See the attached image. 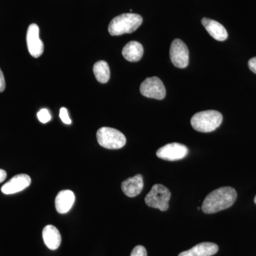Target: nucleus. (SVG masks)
<instances>
[{
	"label": "nucleus",
	"instance_id": "1",
	"mask_svg": "<svg viewBox=\"0 0 256 256\" xmlns=\"http://www.w3.org/2000/svg\"><path fill=\"white\" fill-rule=\"evenodd\" d=\"M236 198L237 192L235 188L230 186L220 188L207 195L202 204V210L207 214L217 213L232 206Z\"/></svg>",
	"mask_w": 256,
	"mask_h": 256
},
{
	"label": "nucleus",
	"instance_id": "15",
	"mask_svg": "<svg viewBox=\"0 0 256 256\" xmlns=\"http://www.w3.org/2000/svg\"><path fill=\"white\" fill-rule=\"evenodd\" d=\"M218 246L213 242H204L197 244L194 247L182 252L178 256H212L216 254Z\"/></svg>",
	"mask_w": 256,
	"mask_h": 256
},
{
	"label": "nucleus",
	"instance_id": "5",
	"mask_svg": "<svg viewBox=\"0 0 256 256\" xmlns=\"http://www.w3.org/2000/svg\"><path fill=\"white\" fill-rule=\"evenodd\" d=\"M171 192L163 185L154 184L146 194L144 201L148 206L165 212L169 208Z\"/></svg>",
	"mask_w": 256,
	"mask_h": 256
},
{
	"label": "nucleus",
	"instance_id": "8",
	"mask_svg": "<svg viewBox=\"0 0 256 256\" xmlns=\"http://www.w3.org/2000/svg\"><path fill=\"white\" fill-rule=\"evenodd\" d=\"M188 146L180 143L173 142L162 146L156 151V156L160 159L168 161H176L182 160L188 156Z\"/></svg>",
	"mask_w": 256,
	"mask_h": 256
},
{
	"label": "nucleus",
	"instance_id": "6",
	"mask_svg": "<svg viewBox=\"0 0 256 256\" xmlns=\"http://www.w3.org/2000/svg\"><path fill=\"white\" fill-rule=\"evenodd\" d=\"M170 60L174 66L185 68L190 62V52L184 42L176 38L172 43L170 50Z\"/></svg>",
	"mask_w": 256,
	"mask_h": 256
},
{
	"label": "nucleus",
	"instance_id": "22",
	"mask_svg": "<svg viewBox=\"0 0 256 256\" xmlns=\"http://www.w3.org/2000/svg\"><path fill=\"white\" fill-rule=\"evenodd\" d=\"M248 67L254 74H256V56L249 60Z\"/></svg>",
	"mask_w": 256,
	"mask_h": 256
},
{
	"label": "nucleus",
	"instance_id": "20",
	"mask_svg": "<svg viewBox=\"0 0 256 256\" xmlns=\"http://www.w3.org/2000/svg\"><path fill=\"white\" fill-rule=\"evenodd\" d=\"M130 256H148L146 248L142 246H137L133 249Z\"/></svg>",
	"mask_w": 256,
	"mask_h": 256
},
{
	"label": "nucleus",
	"instance_id": "21",
	"mask_svg": "<svg viewBox=\"0 0 256 256\" xmlns=\"http://www.w3.org/2000/svg\"><path fill=\"white\" fill-rule=\"evenodd\" d=\"M5 87H6V84H5L4 74L0 68V92H4Z\"/></svg>",
	"mask_w": 256,
	"mask_h": 256
},
{
	"label": "nucleus",
	"instance_id": "19",
	"mask_svg": "<svg viewBox=\"0 0 256 256\" xmlns=\"http://www.w3.org/2000/svg\"><path fill=\"white\" fill-rule=\"evenodd\" d=\"M60 117L64 124H72V120L69 118L68 110L66 108H62L60 109Z\"/></svg>",
	"mask_w": 256,
	"mask_h": 256
},
{
	"label": "nucleus",
	"instance_id": "17",
	"mask_svg": "<svg viewBox=\"0 0 256 256\" xmlns=\"http://www.w3.org/2000/svg\"><path fill=\"white\" fill-rule=\"evenodd\" d=\"M94 74L98 82L101 84L108 82L110 77V68L105 60H99L94 66Z\"/></svg>",
	"mask_w": 256,
	"mask_h": 256
},
{
	"label": "nucleus",
	"instance_id": "13",
	"mask_svg": "<svg viewBox=\"0 0 256 256\" xmlns=\"http://www.w3.org/2000/svg\"><path fill=\"white\" fill-rule=\"evenodd\" d=\"M144 182L141 174H137L132 178L124 180L121 184L122 192L126 196L134 197L139 195L142 191Z\"/></svg>",
	"mask_w": 256,
	"mask_h": 256
},
{
	"label": "nucleus",
	"instance_id": "23",
	"mask_svg": "<svg viewBox=\"0 0 256 256\" xmlns=\"http://www.w3.org/2000/svg\"><path fill=\"white\" fill-rule=\"evenodd\" d=\"M6 178V172L4 170L0 169V183L2 182Z\"/></svg>",
	"mask_w": 256,
	"mask_h": 256
},
{
	"label": "nucleus",
	"instance_id": "12",
	"mask_svg": "<svg viewBox=\"0 0 256 256\" xmlns=\"http://www.w3.org/2000/svg\"><path fill=\"white\" fill-rule=\"evenodd\" d=\"M75 194L70 190H62L55 200L56 210L60 214L68 213L75 202Z\"/></svg>",
	"mask_w": 256,
	"mask_h": 256
},
{
	"label": "nucleus",
	"instance_id": "18",
	"mask_svg": "<svg viewBox=\"0 0 256 256\" xmlns=\"http://www.w3.org/2000/svg\"><path fill=\"white\" fill-rule=\"evenodd\" d=\"M37 117H38V119L40 120L42 124H47L52 119L50 111L46 108H43L38 111V114H37Z\"/></svg>",
	"mask_w": 256,
	"mask_h": 256
},
{
	"label": "nucleus",
	"instance_id": "2",
	"mask_svg": "<svg viewBox=\"0 0 256 256\" xmlns=\"http://www.w3.org/2000/svg\"><path fill=\"white\" fill-rule=\"evenodd\" d=\"M143 22L140 14L126 13L112 18L108 26V32L112 36H120L124 34H131L140 26Z\"/></svg>",
	"mask_w": 256,
	"mask_h": 256
},
{
	"label": "nucleus",
	"instance_id": "24",
	"mask_svg": "<svg viewBox=\"0 0 256 256\" xmlns=\"http://www.w3.org/2000/svg\"><path fill=\"white\" fill-rule=\"evenodd\" d=\"M254 202L256 204V196H255V198H254Z\"/></svg>",
	"mask_w": 256,
	"mask_h": 256
},
{
	"label": "nucleus",
	"instance_id": "9",
	"mask_svg": "<svg viewBox=\"0 0 256 256\" xmlns=\"http://www.w3.org/2000/svg\"><path fill=\"white\" fill-rule=\"evenodd\" d=\"M26 43L28 52L32 56L38 58L43 54L44 46L40 37V28L36 24H32L28 26L26 34Z\"/></svg>",
	"mask_w": 256,
	"mask_h": 256
},
{
	"label": "nucleus",
	"instance_id": "10",
	"mask_svg": "<svg viewBox=\"0 0 256 256\" xmlns=\"http://www.w3.org/2000/svg\"><path fill=\"white\" fill-rule=\"evenodd\" d=\"M31 178L28 175L25 174L16 175L3 185L1 191L4 194H14L28 188L31 184Z\"/></svg>",
	"mask_w": 256,
	"mask_h": 256
},
{
	"label": "nucleus",
	"instance_id": "16",
	"mask_svg": "<svg viewBox=\"0 0 256 256\" xmlns=\"http://www.w3.org/2000/svg\"><path fill=\"white\" fill-rule=\"evenodd\" d=\"M144 54L142 45L138 42L132 41L128 43L122 48V54L128 62H137L142 58Z\"/></svg>",
	"mask_w": 256,
	"mask_h": 256
},
{
	"label": "nucleus",
	"instance_id": "14",
	"mask_svg": "<svg viewBox=\"0 0 256 256\" xmlns=\"http://www.w3.org/2000/svg\"><path fill=\"white\" fill-rule=\"evenodd\" d=\"M42 237L45 245L50 250H56L60 246L62 242V236L60 230L54 226H46L42 232Z\"/></svg>",
	"mask_w": 256,
	"mask_h": 256
},
{
	"label": "nucleus",
	"instance_id": "3",
	"mask_svg": "<svg viewBox=\"0 0 256 256\" xmlns=\"http://www.w3.org/2000/svg\"><path fill=\"white\" fill-rule=\"evenodd\" d=\"M223 116L216 110H205L197 112L191 119L192 128L201 132H210L220 127Z\"/></svg>",
	"mask_w": 256,
	"mask_h": 256
},
{
	"label": "nucleus",
	"instance_id": "11",
	"mask_svg": "<svg viewBox=\"0 0 256 256\" xmlns=\"http://www.w3.org/2000/svg\"><path fill=\"white\" fill-rule=\"evenodd\" d=\"M202 24L210 36L217 41L224 42L228 38V32L218 22L208 18H203L202 20Z\"/></svg>",
	"mask_w": 256,
	"mask_h": 256
},
{
	"label": "nucleus",
	"instance_id": "7",
	"mask_svg": "<svg viewBox=\"0 0 256 256\" xmlns=\"http://www.w3.org/2000/svg\"><path fill=\"white\" fill-rule=\"evenodd\" d=\"M141 94L146 98L162 100L166 96V89L162 82L158 77L146 78L141 84Z\"/></svg>",
	"mask_w": 256,
	"mask_h": 256
},
{
	"label": "nucleus",
	"instance_id": "4",
	"mask_svg": "<svg viewBox=\"0 0 256 256\" xmlns=\"http://www.w3.org/2000/svg\"><path fill=\"white\" fill-rule=\"evenodd\" d=\"M98 142L102 148L109 150H118L126 144V138L124 133L118 130L102 127L98 130Z\"/></svg>",
	"mask_w": 256,
	"mask_h": 256
}]
</instances>
